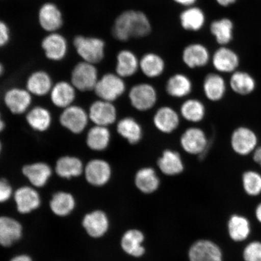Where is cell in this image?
I'll return each mask as SVG.
<instances>
[{
    "label": "cell",
    "mask_w": 261,
    "mask_h": 261,
    "mask_svg": "<svg viewBox=\"0 0 261 261\" xmlns=\"http://www.w3.org/2000/svg\"><path fill=\"white\" fill-rule=\"evenodd\" d=\"M76 95L77 90L73 85L65 81L54 84L49 94L51 103L61 110L73 105Z\"/></svg>",
    "instance_id": "ac0fdd59"
},
{
    "label": "cell",
    "mask_w": 261,
    "mask_h": 261,
    "mask_svg": "<svg viewBox=\"0 0 261 261\" xmlns=\"http://www.w3.org/2000/svg\"><path fill=\"white\" fill-rule=\"evenodd\" d=\"M45 56L48 60L60 61L66 56L68 50L67 42L63 35L51 33L42 41Z\"/></svg>",
    "instance_id": "603a6c76"
},
{
    "label": "cell",
    "mask_w": 261,
    "mask_h": 261,
    "mask_svg": "<svg viewBox=\"0 0 261 261\" xmlns=\"http://www.w3.org/2000/svg\"><path fill=\"white\" fill-rule=\"evenodd\" d=\"M203 91L207 99L212 102H218L226 95V82L220 73H208L204 80Z\"/></svg>",
    "instance_id": "f1b7e54d"
},
{
    "label": "cell",
    "mask_w": 261,
    "mask_h": 261,
    "mask_svg": "<svg viewBox=\"0 0 261 261\" xmlns=\"http://www.w3.org/2000/svg\"><path fill=\"white\" fill-rule=\"evenodd\" d=\"M14 193V189L8 179L0 178V204L8 201L13 197Z\"/></svg>",
    "instance_id": "7bdbcfd3"
},
{
    "label": "cell",
    "mask_w": 261,
    "mask_h": 261,
    "mask_svg": "<svg viewBox=\"0 0 261 261\" xmlns=\"http://www.w3.org/2000/svg\"><path fill=\"white\" fill-rule=\"evenodd\" d=\"M181 60L186 66L191 69L202 68L210 63L211 55L210 50L200 42H192L182 49Z\"/></svg>",
    "instance_id": "30bf717a"
},
{
    "label": "cell",
    "mask_w": 261,
    "mask_h": 261,
    "mask_svg": "<svg viewBox=\"0 0 261 261\" xmlns=\"http://www.w3.org/2000/svg\"><path fill=\"white\" fill-rule=\"evenodd\" d=\"M211 61L218 73H233L240 65L239 55L227 46L218 48L211 57Z\"/></svg>",
    "instance_id": "4fadbf2b"
},
{
    "label": "cell",
    "mask_w": 261,
    "mask_h": 261,
    "mask_svg": "<svg viewBox=\"0 0 261 261\" xmlns=\"http://www.w3.org/2000/svg\"><path fill=\"white\" fill-rule=\"evenodd\" d=\"M172 1L174 2L175 4L185 8L195 6L198 0H172Z\"/></svg>",
    "instance_id": "f6af8a7d"
},
{
    "label": "cell",
    "mask_w": 261,
    "mask_h": 261,
    "mask_svg": "<svg viewBox=\"0 0 261 261\" xmlns=\"http://www.w3.org/2000/svg\"><path fill=\"white\" fill-rule=\"evenodd\" d=\"M84 166L83 162L78 156L65 155L57 159L55 163L54 171L58 177L70 179L83 175Z\"/></svg>",
    "instance_id": "d6986e66"
},
{
    "label": "cell",
    "mask_w": 261,
    "mask_h": 261,
    "mask_svg": "<svg viewBox=\"0 0 261 261\" xmlns=\"http://www.w3.org/2000/svg\"><path fill=\"white\" fill-rule=\"evenodd\" d=\"M123 78L116 73H106L98 80L94 92L99 99L113 102L125 92Z\"/></svg>",
    "instance_id": "8992f818"
},
{
    "label": "cell",
    "mask_w": 261,
    "mask_h": 261,
    "mask_svg": "<svg viewBox=\"0 0 261 261\" xmlns=\"http://www.w3.org/2000/svg\"><path fill=\"white\" fill-rule=\"evenodd\" d=\"M192 89V82L187 75L177 73L169 78L166 89L172 97L181 98L188 95Z\"/></svg>",
    "instance_id": "d590c367"
},
{
    "label": "cell",
    "mask_w": 261,
    "mask_h": 261,
    "mask_svg": "<svg viewBox=\"0 0 261 261\" xmlns=\"http://www.w3.org/2000/svg\"><path fill=\"white\" fill-rule=\"evenodd\" d=\"M153 122L156 129L166 134L174 132L179 122L177 112L169 107H163L156 111Z\"/></svg>",
    "instance_id": "836d02e7"
},
{
    "label": "cell",
    "mask_w": 261,
    "mask_h": 261,
    "mask_svg": "<svg viewBox=\"0 0 261 261\" xmlns=\"http://www.w3.org/2000/svg\"><path fill=\"white\" fill-rule=\"evenodd\" d=\"M244 261H261V241H253L248 243L243 251Z\"/></svg>",
    "instance_id": "b9f144b4"
},
{
    "label": "cell",
    "mask_w": 261,
    "mask_h": 261,
    "mask_svg": "<svg viewBox=\"0 0 261 261\" xmlns=\"http://www.w3.org/2000/svg\"><path fill=\"white\" fill-rule=\"evenodd\" d=\"M38 17L41 28L45 31L53 33L63 25L62 13L53 3H47L42 5L39 11Z\"/></svg>",
    "instance_id": "484cf974"
},
{
    "label": "cell",
    "mask_w": 261,
    "mask_h": 261,
    "mask_svg": "<svg viewBox=\"0 0 261 261\" xmlns=\"http://www.w3.org/2000/svg\"><path fill=\"white\" fill-rule=\"evenodd\" d=\"M182 148L192 155H203L208 149V141L203 130L191 128L185 130L180 139Z\"/></svg>",
    "instance_id": "9a60e30c"
},
{
    "label": "cell",
    "mask_w": 261,
    "mask_h": 261,
    "mask_svg": "<svg viewBox=\"0 0 261 261\" xmlns=\"http://www.w3.org/2000/svg\"><path fill=\"white\" fill-rule=\"evenodd\" d=\"M73 44L78 55L87 63L96 65L105 57L106 42L102 39L77 36Z\"/></svg>",
    "instance_id": "3957f363"
},
{
    "label": "cell",
    "mask_w": 261,
    "mask_h": 261,
    "mask_svg": "<svg viewBox=\"0 0 261 261\" xmlns=\"http://www.w3.org/2000/svg\"><path fill=\"white\" fill-rule=\"evenodd\" d=\"M9 261H34V260L29 254L22 253L14 256Z\"/></svg>",
    "instance_id": "7dc6e473"
},
{
    "label": "cell",
    "mask_w": 261,
    "mask_h": 261,
    "mask_svg": "<svg viewBox=\"0 0 261 261\" xmlns=\"http://www.w3.org/2000/svg\"><path fill=\"white\" fill-rule=\"evenodd\" d=\"M241 184L245 194L256 197L261 195V173L254 169L245 171L241 176Z\"/></svg>",
    "instance_id": "ab89813d"
},
{
    "label": "cell",
    "mask_w": 261,
    "mask_h": 261,
    "mask_svg": "<svg viewBox=\"0 0 261 261\" xmlns=\"http://www.w3.org/2000/svg\"><path fill=\"white\" fill-rule=\"evenodd\" d=\"M230 145L231 150L237 155H252L259 145L258 135L250 127L238 126L231 134Z\"/></svg>",
    "instance_id": "7a4b0ae2"
},
{
    "label": "cell",
    "mask_w": 261,
    "mask_h": 261,
    "mask_svg": "<svg viewBox=\"0 0 261 261\" xmlns=\"http://www.w3.org/2000/svg\"><path fill=\"white\" fill-rule=\"evenodd\" d=\"M253 161L261 169V145H259L252 154Z\"/></svg>",
    "instance_id": "bcb514c9"
},
{
    "label": "cell",
    "mask_w": 261,
    "mask_h": 261,
    "mask_svg": "<svg viewBox=\"0 0 261 261\" xmlns=\"http://www.w3.org/2000/svg\"><path fill=\"white\" fill-rule=\"evenodd\" d=\"M99 79L96 65L82 61L71 71L70 83L77 91L84 93L93 91Z\"/></svg>",
    "instance_id": "5b68a950"
},
{
    "label": "cell",
    "mask_w": 261,
    "mask_h": 261,
    "mask_svg": "<svg viewBox=\"0 0 261 261\" xmlns=\"http://www.w3.org/2000/svg\"><path fill=\"white\" fill-rule=\"evenodd\" d=\"M181 116L191 122H199L204 119L205 109L204 104L197 99H189L181 107Z\"/></svg>",
    "instance_id": "60d3db41"
},
{
    "label": "cell",
    "mask_w": 261,
    "mask_h": 261,
    "mask_svg": "<svg viewBox=\"0 0 261 261\" xmlns=\"http://www.w3.org/2000/svg\"><path fill=\"white\" fill-rule=\"evenodd\" d=\"M189 256L191 261H223L220 247L208 240H200L192 245Z\"/></svg>",
    "instance_id": "e0dca14e"
},
{
    "label": "cell",
    "mask_w": 261,
    "mask_h": 261,
    "mask_svg": "<svg viewBox=\"0 0 261 261\" xmlns=\"http://www.w3.org/2000/svg\"><path fill=\"white\" fill-rule=\"evenodd\" d=\"M166 63L161 55L155 52H147L140 59L139 69L145 76L156 78L164 72Z\"/></svg>",
    "instance_id": "1f68e13d"
},
{
    "label": "cell",
    "mask_w": 261,
    "mask_h": 261,
    "mask_svg": "<svg viewBox=\"0 0 261 261\" xmlns=\"http://www.w3.org/2000/svg\"><path fill=\"white\" fill-rule=\"evenodd\" d=\"M10 40V31L5 22L0 21V48L7 44Z\"/></svg>",
    "instance_id": "ee69618b"
},
{
    "label": "cell",
    "mask_w": 261,
    "mask_h": 261,
    "mask_svg": "<svg viewBox=\"0 0 261 261\" xmlns=\"http://www.w3.org/2000/svg\"><path fill=\"white\" fill-rule=\"evenodd\" d=\"M6 128V123L5 120L2 118L1 113H0V133L4 132Z\"/></svg>",
    "instance_id": "f907efd6"
},
{
    "label": "cell",
    "mask_w": 261,
    "mask_h": 261,
    "mask_svg": "<svg viewBox=\"0 0 261 261\" xmlns=\"http://www.w3.org/2000/svg\"><path fill=\"white\" fill-rule=\"evenodd\" d=\"M59 122L62 127L75 135L85 132L90 122L89 113L83 107L75 105L62 110Z\"/></svg>",
    "instance_id": "277c9868"
},
{
    "label": "cell",
    "mask_w": 261,
    "mask_h": 261,
    "mask_svg": "<svg viewBox=\"0 0 261 261\" xmlns=\"http://www.w3.org/2000/svg\"><path fill=\"white\" fill-rule=\"evenodd\" d=\"M5 72V68L3 64L0 63V76H2Z\"/></svg>",
    "instance_id": "816d5d0a"
},
{
    "label": "cell",
    "mask_w": 261,
    "mask_h": 261,
    "mask_svg": "<svg viewBox=\"0 0 261 261\" xmlns=\"http://www.w3.org/2000/svg\"><path fill=\"white\" fill-rule=\"evenodd\" d=\"M2 151H3V144L1 142V140H0V155H1V154H2Z\"/></svg>",
    "instance_id": "f5cc1de1"
},
{
    "label": "cell",
    "mask_w": 261,
    "mask_h": 261,
    "mask_svg": "<svg viewBox=\"0 0 261 261\" xmlns=\"http://www.w3.org/2000/svg\"><path fill=\"white\" fill-rule=\"evenodd\" d=\"M151 31L152 24L148 15L135 9L125 10L120 13L114 20L112 29L113 37L120 42L145 38Z\"/></svg>",
    "instance_id": "6da1fadb"
},
{
    "label": "cell",
    "mask_w": 261,
    "mask_h": 261,
    "mask_svg": "<svg viewBox=\"0 0 261 261\" xmlns=\"http://www.w3.org/2000/svg\"><path fill=\"white\" fill-rule=\"evenodd\" d=\"M254 215H255L257 221L261 224V202L257 205L255 211H254Z\"/></svg>",
    "instance_id": "681fc988"
},
{
    "label": "cell",
    "mask_w": 261,
    "mask_h": 261,
    "mask_svg": "<svg viewBox=\"0 0 261 261\" xmlns=\"http://www.w3.org/2000/svg\"><path fill=\"white\" fill-rule=\"evenodd\" d=\"M234 23L231 19L223 17L210 24V31L220 46H227L233 40Z\"/></svg>",
    "instance_id": "4dcf8cb0"
},
{
    "label": "cell",
    "mask_w": 261,
    "mask_h": 261,
    "mask_svg": "<svg viewBox=\"0 0 261 261\" xmlns=\"http://www.w3.org/2000/svg\"><path fill=\"white\" fill-rule=\"evenodd\" d=\"M135 184L137 188L143 193L151 194L159 188L160 180L154 169L143 168L136 173Z\"/></svg>",
    "instance_id": "8d00e7d4"
},
{
    "label": "cell",
    "mask_w": 261,
    "mask_h": 261,
    "mask_svg": "<svg viewBox=\"0 0 261 261\" xmlns=\"http://www.w3.org/2000/svg\"><path fill=\"white\" fill-rule=\"evenodd\" d=\"M179 22L184 31L198 32L202 30L206 22V15L203 9L196 5L185 8L179 15Z\"/></svg>",
    "instance_id": "44dd1931"
},
{
    "label": "cell",
    "mask_w": 261,
    "mask_h": 261,
    "mask_svg": "<svg viewBox=\"0 0 261 261\" xmlns=\"http://www.w3.org/2000/svg\"><path fill=\"white\" fill-rule=\"evenodd\" d=\"M33 96L26 89L12 87L6 90L3 95V102L14 115H22L31 109Z\"/></svg>",
    "instance_id": "52a82bcc"
},
{
    "label": "cell",
    "mask_w": 261,
    "mask_h": 261,
    "mask_svg": "<svg viewBox=\"0 0 261 261\" xmlns=\"http://www.w3.org/2000/svg\"><path fill=\"white\" fill-rule=\"evenodd\" d=\"M140 60L129 49H122L117 54L116 73L122 78L133 76L139 69Z\"/></svg>",
    "instance_id": "83f0119b"
},
{
    "label": "cell",
    "mask_w": 261,
    "mask_h": 261,
    "mask_svg": "<svg viewBox=\"0 0 261 261\" xmlns=\"http://www.w3.org/2000/svg\"><path fill=\"white\" fill-rule=\"evenodd\" d=\"M217 4L223 8H227L229 6L236 4L238 0H215Z\"/></svg>",
    "instance_id": "c3c4849f"
},
{
    "label": "cell",
    "mask_w": 261,
    "mask_h": 261,
    "mask_svg": "<svg viewBox=\"0 0 261 261\" xmlns=\"http://www.w3.org/2000/svg\"><path fill=\"white\" fill-rule=\"evenodd\" d=\"M129 98L135 109L145 112L154 106L158 96L154 87L149 84L142 83L133 87L129 93Z\"/></svg>",
    "instance_id": "7c38bea8"
},
{
    "label": "cell",
    "mask_w": 261,
    "mask_h": 261,
    "mask_svg": "<svg viewBox=\"0 0 261 261\" xmlns=\"http://www.w3.org/2000/svg\"><path fill=\"white\" fill-rule=\"evenodd\" d=\"M111 141V133L108 127L94 125L88 130L86 143L91 151H105Z\"/></svg>",
    "instance_id": "d6a6232c"
},
{
    "label": "cell",
    "mask_w": 261,
    "mask_h": 261,
    "mask_svg": "<svg viewBox=\"0 0 261 261\" xmlns=\"http://www.w3.org/2000/svg\"><path fill=\"white\" fill-rule=\"evenodd\" d=\"M76 205L74 195L64 191H59L52 195L49 207L52 213L57 217H65L70 215Z\"/></svg>",
    "instance_id": "4316f807"
},
{
    "label": "cell",
    "mask_w": 261,
    "mask_h": 261,
    "mask_svg": "<svg viewBox=\"0 0 261 261\" xmlns=\"http://www.w3.org/2000/svg\"><path fill=\"white\" fill-rule=\"evenodd\" d=\"M54 85L50 74L46 71L38 70L29 75L25 89L33 96L41 97L50 94Z\"/></svg>",
    "instance_id": "cb8c5ba5"
},
{
    "label": "cell",
    "mask_w": 261,
    "mask_h": 261,
    "mask_svg": "<svg viewBox=\"0 0 261 261\" xmlns=\"http://www.w3.org/2000/svg\"><path fill=\"white\" fill-rule=\"evenodd\" d=\"M144 236L138 230H130L124 234L122 239V247L126 253L135 257H140L145 253L142 246Z\"/></svg>",
    "instance_id": "f35d334b"
},
{
    "label": "cell",
    "mask_w": 261,
    "mask_h": 261,
    "mask_svg": "<svg viewBox=\"0 0 261 261\" xmlns=\"http://www.w3.org/2000/svg\"><path fill=\"white\" fill-rule=\"evenodd\" d=\"M117 130L120 136L130 144H136L142 138V129L139 123L132 117H125L117 123Z\"/></svg>",
    "instance_id": "74e56055"
},
{
    "label": "cell",
    "mask_w": 261,
    "mask_h": 261,
    "mask_svg": "<svg viewBox=\"0 0 261 261\" xmlns=\"http://www.w3.org/2000/svg\"><path fill=\"white\" fill-rule=\"evenodd\" d=\"M228 236L236 243H241L249 238L252 226L246 217L240 214H233L230 217L227 223Z\"/></svg>",
    "instance_id": "f546056e"
},
{
    "label": "cell",
    "mask_w": 261,
    "mask_h": 261,
    "mask_svg": "<svg viewBox=\"0 0 261 261\" xmlns=\"http://www.w3.org/2000/svg\"><path fill=\"white\" fill-rule=\"evenodd\" d=\"M158 166L163 174L169 176L180 174L184 170V164L180 155L170 149L163 152L159 159Z\"/></svg>",
    "instance_id": "e575fe53"
},
{
    "label": "cell",
    "mask_w": 261,
    "mask_h": 261,
    "mask_svg": "<svg viewBox=\"0 0 261 261\" xmlns=\"http://www.w3.org/2000/svg\"><path fill=\"white\" fill-rule=\"evenodd\" d=\"M25 119L29 126L38 133L47 132L53 122L50 111L40 106L31 107L26 113Z\"/></svg>",
    "instance_id": "7402d4cb"
},
{
    "label": "cell",
    "mask_w": 261,
    "mask_h": 261,
    "mask_svg": "<svg viewBox=\"0 0 261 261\" xmlns=\"http://www.w3.org/2000/svg\"><path fill=\"white\" fill-rule=\"evenodd\" d=\"M23 236V227L15 218L0 216V246L11 247L18 242Z\"/></svg>",
    "instance_id": "2e32d148"
},
{
    "label": "cell",
    "mask_w": 261,
    "mask_h": 261,
    "mask_svg": "<svg viewBox=\"0 0 261 261\" xmlns=\"http://www.w3.org/2000/svg\"><path fill=\"white\" fill-rule=\"evenodd\" d=\"M82 226L90 237L99 238L107 232L109 220L105 212L96 210L84 215Z\"/></svg>",
    "instance_id": "ffe728a7"
},
{
    "label": "cell",
    "mask_w": 261,
    "mask_h": 261,
    "mask_svg": "<svg viewBox=\"0 0 261 261\" xmlns=\"http://www.w3.org/2000/svg\"><path fill=\"white\" fill-rule=\"evenodd\" d=\"M90 121L94 125L109 126L116 122L117 110L113 102L99 99L91 104L89 111Z\"/></svg>",
    "instance_id": "5bb4252c"
},
{
    "label": "cell",
    "mask_w": 261,
    "mask_h": 261,
    "mask_svg": "<svg viewBox=\"0 0 261 261\" xmlns=\"http://www.w3.org/2000/svg\"><path fill=\"white\" fill-rule=\"evenodd\" d=\"M228 86L237 95L247 96L256 90L257 83L255 78L247 71L238 70L231 74Z\"/></svg>",
    "instance_id": "d4e9b609"
},
{
    "label": "cell",
    "mask_w": 261,
    "mask_h": 261,
    "mask_svg": "<svg viewBox=\"0 0 261 261\" xmlns=\"http://www.w3.org/2000/svg\"><path fill=\"white\" fill-rule=\"evenodd\" d=\"M53 168L44 162L28 163L22 166V174L35 188H42L47 185L53 175Z\"/></svg>",
    "instance_id": "8fae6325"
},
{
    "label": "cell",
    "mask_w": 261,
    "mask_h": 261,
    "mask_svg": "<svg viewBox=\"0 0 261 261\" xmlns=\"http://www.w3.org/2000/svg\"><path fill=\"white\" fill-rule=\"evenodd\" d=\"M13 198L16 210L21 214H29L40 208L41 197L37 188L32 186H22L14 191Z\"/></svg>",
    "instance_id": "9c48e42d"
},
{
    "label": "cell",
    "mask_w": 261,
    "mask_h": 261,
    "mask_svg": "<svg viewBox=\"0 0 261 261\" xmlns=\"http://www.w3.org/2000/svg\"><path fill=\"white\" fill-rule=\"evenodd\" d=\"M83 175L88 184L93 187H101L110 180L112 169L105 160L93 159L85 165Z\"/></svg>",
    "instance_id": "ba28073f"
}]
</instances>
